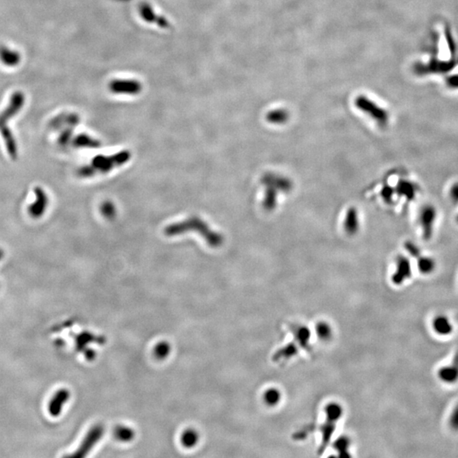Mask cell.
Masks as SVG:
<instances>
[{
  "mask_svg": "<svg viewBox=\"0 0 458 458\" xmlns=\"http://www.w3.org/2000/svg\"><path fill=\"white\" fill-rule=\"evenodd\" d=\"M450 425L454 430H458V405L454 408L450 417Z\"/></svg>",
  "mask_w": 458,
  "mask_h": 458,
  "instance_id": "cell-24",
  "label": "cell"
},
{
  "mask_svg": "<svg viewBox=\"0 0 458 458\" xmlns=\"http://www.w3.org/2000/svg\"><path fill=\"white\" fill-rule=\"evenodd\" d=\"M3 256H4V252L2 249H0V261L3 259Z\"/></svg>",
  "mask_w": 458,
  "mask_h": 458,
  "instance_id": "cell-27",
  "label": "cell"
},
{
  "mask_svg": "<svg viewBox=\"0 0 458 458\" xmlns=\"http://www.w3.org/2000/svg\"><path fill=\"white\" fill-rule=\"evenodd\" d=\"M438 376L446 384H454L458 381V365L453 363L451 366H443L439 370Z\"/></svg>",
  "mask_w": 458,
  "mask_h": 458,
  "instance_id": "cell-12",
  "label": "cell"
},
{
  "mask_svg": "<svg viewBox=\"0 0 458 458\" xmlns=\"http://www.w3.org/2000/svg\"><path fill=\"white\" fill-rule=\"evenodd\" d=\"M450 198L452 201L455 204H458V183H455L452 184V186L450 189Z\"/></svg>",
  "mask_w": 458,
  "mask_h": 458,
  "instance_id": "cell-25",
  "label": "cell"
},
{
  "mask_svg": "<svg viewBox=\"0 0 458 458\" xmlns=\"http://www.w3.org/2000/svg\"><path fill=\"white\" fill-rule=\"evenodd\" d=\"M433 329L437 335L447 336L453 332L451 320L445 315H438L433 321Z\"/></svg>",
  "mask_w": 458,
  "mask_h": 458,
  "instance_id": "cell-9",
  "label": "cell"
},
{
  "mask_svg": "<svg viewBox=\"0 0 458 458\" xmlns=\"http://www.w3.org/2000/svg\"><path fill=\"white\" fill-rule=\"evenodd\" d=\"M277 191L278 190L272 187H266L265 198L263 201V206L265 210L272 211L277 206V197H278Z\"/></svg>",
  "mask_w": 458,
  "mask_h": 458,
  "instance_id": "cell-15",
  "label": "cell"
},
{
  "mask_svg": "<svg viewBox=\"0 0 458 458\" xmlns=\"http://www.w3.org/2000/svg\"><path fill=\"white\" fill-rule=\"evenodd\" d=\"M25 104V96L23 93L18 92L13 95L10 104L6 109L0 115V126H3L9 122L13 117H16L19 111L23 109V104Z\"/></svg>",
  "mask_w": 458,
  "mask_h": 458,
  "instance_id": "cell-4",
  "label": "cell"
},
{
  "mask_svg": "<svg viewBox=\"0 0 458 458\" xmlns=\"http://www.w3.org/2000/svg\"><path fill=\"white\" fill-rule=\"evenodd\" d=\"M35 201L28 207L29 215L32 218L41 217L46 212L48 204L47 194L41 188H37L34 190Z\"/></svg>",
  "mask_w": 458,
  "mask_h": 458,
  "instance_id": "cell-6",
  "label": "cell"
},
{
  "mask_svg": "<svg viewBox=\"0 0 458 458\" xmlns=\"http://www.w3.org/2000/svg\"><path fill=\"white\" fill-rule=\"evenodd\" d=\"M436 217L437 212L434 206L426 205L421 210L419 221L423 232V237L425 241H429L432 238Z\"/></svg>",
  "mask_w": 458,
  "mask_h": 458,
  "instance_id": "cell-3",
  "label": "cell"
},
{
  "mask_svg": "<svg viewBox=\"0 0 458 458\" xmlns=\"http://www.w3.org/2000/svg\"><path fill=\"white\" fill-rule=\"evenodd\" d=\"M198 439V436L194 431L189 430L183 436V442L185 446H192L195 444Z\"/></svg>",
  "mask_w": 458,
  "mask_h": 458,
  "instance_id": "cell-20",
  "label": "cell"
},
{
  "mask_svg": "<svg viewBox=\"0 0 458 458\" xmlns=\"http://www.w3.org/2000/svg\"><path fill=\"white\" fill-rule=\"evenodd\" d=\"M326 420L322 427V439L320 453L324 452L329 446L337 423L343 413V410L337 403H330L325 408Z\"/></svg>",
  "mask_w": 458,
  "mask_h": 458,
  "instance_id": "cell-1",
  "label": "cell"
},
{
  "mask_svg": "<svg viewBox=\"0 0 458 458\" xmlns=\"http://www.w3.org/2000/svg\"><path fill=\"white\" fill-rule=\"evenodd\" d=\"M349 444H350L349 439H346L345 437H342L341 439H338V441L336 442L335 448L338 450V452H340V455L347 456L348 457L349 454L347 453V449L349 447Z\"/></svg>",
  "mask_w": 458,
  "mask_h": 458,
  "instance_id": "cell-21",
  "label": "cell"
},
{
  "mask_svg": "<svg viewBox=\"0 0 458 458\" xmlns=\"http://www.w3.org/2000/svg\"><path fill=\"white\" fill-rule=\"evenodd\" d=\"M356 104H357V107L366 114L369 115L370 117L373 118V120L376 121L380 125H386L388 122L389 115L387 113V111L379 107L369 99L362 97L357 99Z\"/></svg>",
  "mask_w": 458,
  "mask_h": 458,
  "instance_id": "cell-2",
  "label": "cell"
},
{
  "mask_svg": "<svg viewBox=\"0 0 458 458\" xmlns=\"http://www.w3.org/2000/svg\"><path fill=\"white\" fill-rule=\"evenodd\" d=\"M344 228L348 234L351 235H353L358 231L359 218H358V213L356 209L351 208L348 210L346 217H345V222H344Z\"/></svg>",
  "mask_w": 458,
  "mask_h": 458,
  "instance_id": "cell-13",
  "label": "cell"
},
{
  "mask_svg": "<svg viewBox=\"0 0 458 458\" xmlns=\"http://www.w3.org/2000/svg\"><path fill=\"white\" fill-rule=\"evenodd\" d=\"M395 193V190H394L393 188H391V186H389V185H386L381 190V196H382L383 199L388 204H390L392 202L393 196H394Z\"/></svg>",
  "mask_w": 458,
  "mask_h": 458,
  "instance_id": "cell-22",
  "label": "cell"
},
{
  "mask_svg": "<svg viewBox=\"0 0 458 458\" xmlns=\"http://www.w3.org/2000/svg\"><path fill=\"white\" fill-rule=\"evenodd\" d=\"M405 248L411 256H413V257H419L420 256V250L412 242H409V241L406 242L405 243Z\"/></svg>",
  "mask_w": 458,
  "mask_h": 458,
  "instance_id": "cell-23",
  "label": "cell"
},
{
  "mask_svg": "<svg viewBox=\"0 0 458 458\" xmlns=\"http://www.w3.org/2000/svg\"></svg>",
  "mask_w": 458,
  "mask_h": 458,
  "instance_id": "cell-28",
  "label": "cell"
},
{
  "mask_svg": "<svg viewBox=\"0 0 458 458\" xmlns=\"http://www.w3.org/2000/svg\"><path fill=\"white\" fill-rule=\"evenodd\" d=\"M0 61L7 67H16L22 61V55L18 51L11 48L3 46L0 48Z\"/></svg>",
  "mask_w": 458,
  "mask_h": 458,
  "instance_id": "cell-8",
  "label": "cell"
},
{
  "mask_svg": "<svg viewBox=\"0 0 458 458\" xmlns=\"http://www.w3.org/2000/svg\"><path fill=\"white\" fill-rule=\"evenodd\" d=\"M262 182L266 187H272L277 190H281L285 192L289 191L293 188V183L289 179L276 174H265L263 176Z\"/></svg>",
  "mask_w": 458,
  "mask_h": 458,
  "instance_id": "cell-7",
  "label": "cell"
},
{
  "mask_svg": "<svg viewBox=\"0 0 458 458\" xmlns=\"http://www.w3.org/2000/svg\"><path fill=\"white\" fill-rule=\"evenodd\" d=\"M411 277V265L408 257L399 256L396 259V267L392 277V281L395 285L404 284Z\"/></svg>",
  "mask_w": 458,
  "mask_h": 458,
  "instance_id": "cell-5",
  "label": "cell"
},
{
  "mask_svg": "<svg viewBox=\"0 0 458 458\" xmlns=\"http://www.w3.org/2000/svg\"><path fill=\"white\" fill-rule=\"evenodd\" d=\"M316 333L318 337L322 340H328L332 335L331 328L326 322H320L319 324L316 326Z\"/></svg>",
  "mask_w": 458,
  "mask_h": 458,
  "instance_id": "cell-19",
  "label": "cell"
},
{
  "mask_svg": "<svg viewBox=\"0 0 458 458\" xmlns=\"http://www.w3.org/2000/svg\"><path fill=\"white\" fill-rule=\"evenodd\" d=\"M417 191V186L408 180L399 181L395 189V192L398 193L399 195L403 196L409 201H411L416 197Z\"/></svg>",
  "mask_w": 458,
  "mask_h": 458,
  "instance_id": "cell-11",
  "label": "cell"
},
{
  "mask_svg": "<svg viewBox=\"0 0 458 458\" xmlns=\"http://www.w3.org/2000/svg\"><path fill=\"white\" fill-rule=\"evenodd\" d=\"M168 351H169V349H168V344H159L158 347L156 349V353L159 357H164L165 355L168 354Z\"/></svg>",
  "mask_w": 458,
  "mask_h": 458,
  "instance_id": "cell-26",
  "label": "cell"
},
{
  "mask_svg": "<svg viewBox=\"0 0 458 458\" xmlns=\"http://www.w3.org/2000/svg\"><path fill=\"white\" fill-rule=\"evenodd\" d=\"M264 401L265 404L269 407H273L278 404V402L281 400V393L278 389L271 388L267 389L264 394Z\"/></svg>",
  "mask_w": 458,
  "mask_h": 458,
  "instance_id": "cell-17",
  "label": "cell"
},
{
  "mask_svg": "<svg viewBox=\"0 0 458 458\" xmlns=\"http://www.w3.org/2000/svg\"><path fill=\"white\" fill-rule=\"evenodd\" d=\"M111 90L118 94L133 95L140 90L139 83L134 81H117L111 83Z\"/></svg>",
  "mask_w": 458,
  "mask_h": 458,
  "instance_id": "cell-10",
  "label": "cell"
},
{
  "mask_svg": "<svg viewBox=\"0 0 458 458\" xmlns=\"http://www.w3.org/2000/svg\"><path fill=\"white\" fill-rule=\"evenodd\" d=\"M417 266L420 271L421 273L428 275L432 273L435 270L436 263L434 260L430 258V257H418V262H417Z\"/></svg>",
  "mask_w": 458,
  "mask_h": 458,
  "instance_id": "cell-16",
  "label": "cell"
},
{
  "mask_svg": "<svg viewBox=\"0 0 458 458\" xmlns=\"http://www.w3.org/2000/svg\"><path fill=\"white\" fill-rule=\"evenodd\" d=\"M288 117H289V114L287 111H284V110H278V111L270 112L266 116V120L272 123H285V121L288 120Z\"/></svg>",
  "mask_w": 458,
  "mask_h": 458,
  "instance_id": "cell-18",
  "label": "cell"
},
{
  "mask_svg": "<svg viewBox=\"0 0 458 458\" xmlns=\"http://www.w3.org/2000/svg\"><path fill=\"white\" fill-rule=\"evenodd\" d=\"M294 341L301 348H307L311 338V332L307 327L300 326L294 329Z\"/></svg>",
  "mask_w": 458,
  "mask_h": 458,
  "instance_id": "cell-14",
  "label": "cell"
}]
</instances>
